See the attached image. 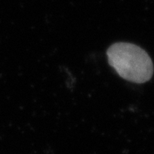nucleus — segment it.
Instances as JSON below:
<instances>
[{"label":"nucleus","instance_id":"obj_1","mask_svg":"<svg viewBox=\"0 0 154 154\" xmlns=\"http://www.w3.org/2000/svg\"><path fill=\"white\" fill-rule=\"evenodd\" d=\"M107 57L110 66L127 81L146 82L153 74V64L149 55L135 45L116 43L108 49Z\"/></svg>","mask_w":154,"mask_h":154}]
</instances>
